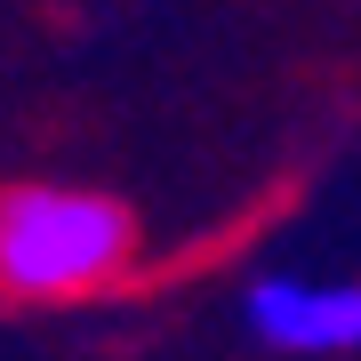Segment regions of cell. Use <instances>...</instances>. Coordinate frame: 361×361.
Segmentation results:
<instances>
[{
	"instance_id": "obj_1",
	"label": "cell",
	"mask_w": 361,
	"mask_h": 361,
	"mask_svg": "<svg viewBox=\"0 0 361 361\" xmlns=\"http://www.w3.org/2000/svg\"><path fill=\"white\" fill-rule=\"evenodd\" d=\"M137 257V217L80 185H8L0 193V289L8 297H89Z\"/></svg>"
},
{
	"instance_id": "obj_2",
	"label": "cell",
	"mask_w": 361,
	"mask_h": 361,
	"mask_svg": "<svg viewBox=\"0 0 361 361\" xmlns=\"http://www.w3.org/2000/svg\"><path fill=\"white\" fill-rule=\"evenodd\" d=\"M249 329L281 353H361V289H322L273 273L249 289Z\"/></svg>"
}]
</instances>
